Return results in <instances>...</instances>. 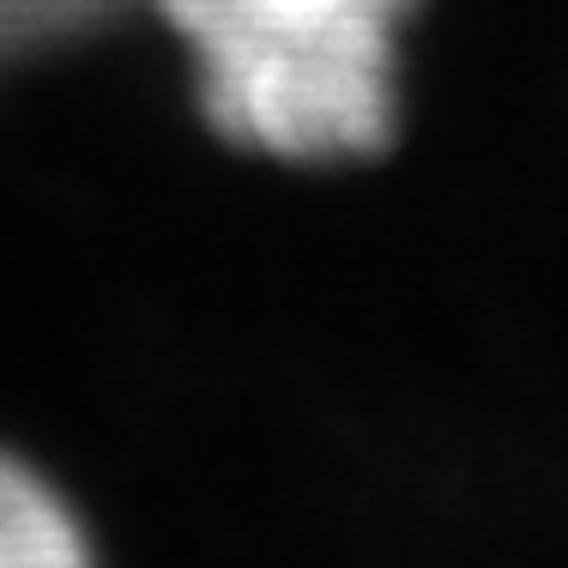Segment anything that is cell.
Returning <instances> with one entry per match:
<instances>
[{
	"mask_svg": "<svg viewBox=\"0 0 568 568\" xmlns=\"http://www.w3.org/2000/svg\"><path fill=\"white\" fill-rule=\"evenodd\" d=\"M206 121L284 164H351L394 140L399 31L417 0H158Z\"/></svg>",
	"mask_w": 568,
	"mask_h": 568,
	"instance_id": "1",
	"label": "cell"
},
{
	"mask_svg": "<svg viewBox=\"0 0 568 568\" xmlns=\"http://www.w3.org/2000/svg\"><path fill=\"white\" fill-rule=\"evenodd\" d=\"M0 568H98L73 503L19 454H0Z\"/></svg>",
	"mask_w": 568,
	"mask_h": 568,
	"instance_id": "2",
	"label": "cell"
}]
</instances>
